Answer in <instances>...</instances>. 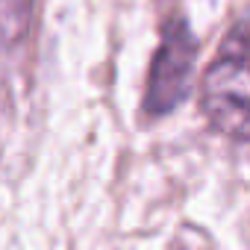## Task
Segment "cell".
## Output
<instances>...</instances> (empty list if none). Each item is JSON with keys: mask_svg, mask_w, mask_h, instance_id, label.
<instances>
[{"mask_svg": "<svg viewBox=\"0 0 250 250\" xmlns=\"http://www.w3.org/2000/svg\"><path fill=\"white\" fill-rule=\"evenodd\" d=\"M200 109L215 133L235 145L247 142V30L241 21L203 74Z\"/></svg>", "mask_w": 250, "mask_h": 250, "instance_id": "6da1fadb", "label": "cell"}, {"mask_svg": "<svg viewBox=\"0 0 250 250\" xmlns=\"http://www.w3.org/2000/svg\"><path fill=\"white\" fill-rule=\"evenodd\" d=\"M194 59H197V39L191 36L188 24L183 18L168 21L162 27V42L153 53L147 88H145L147 118H162L188 97V85L194 77Z\"/></svg>", "mask_w": 250, "mask_h": 250, "instance_id": "7a4b0ae2", "label": "cell"}, {"mask_svg": "<svg viewBox=\"0 0 250 250\" xmlns=\"http://www.w3.org/2000/svg\"><path fill=\"white\" fill-rule=\"evenodd\" d=\"M30 0H0V44H12L27 30Z\"/></svg>", "mask_w": 250, "mask_h": 250, "instance_id": "3957f363", "label": "cell"}]
</instances>
